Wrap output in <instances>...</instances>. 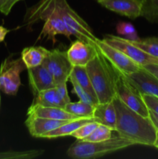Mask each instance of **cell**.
Listing matches in <instances>:
<instances>
[{"mask_svg":"<svg viewBox=\"0 0 158 159\" xmlns=\"http://www.w3.org/2000/svg\"><path fill=\"white\" fill-rule=\"evenodd\" d=\"M99 123L96 121H91L87 124H84L81 127H79L78 129L73 132L71 136L75 138L77 140H83L88 136H89L94 130L96 127L99 126Z\"/></svg>","mask_w":158,"mask_h":159,"instance_id":"28","label":"cell"},{"mask_svg":"<svg viewBox=\"0 0 158 159\" xmlns=\"http://www.w3.org/2000/svg\"><path fill=\"white\" fill-rule=\"evenodd\" d=\"M133 145V142L119 135L102 141L77 140L68 149L67 155L74 159L96 158Z\"/></svg>","mask_w":158,"mask_h":159,"instance_id":"3","label":"cell"},{"mask_svg":"<svg viewBox=\"0 0 158 159\" xmlns=\"http://www.w3.org/2000/svg\"><path fill=\"white\" fill-rule=\"evenodd\" d=\"M9 32V30L3 26H0V42L4 41L6 35Z\"/></svg>","mask_w":158,"mask_h":159,"instance_id":"34","label":"cell"},{"mask_svg":"<svg viewBox=\"0 0 158 159\" xmlns=\"http://www.w3.org/2000/svg\"><path fill=\"white\" fill-rule=\"evenodd\" d=\"M26 68L22 58L5 59L0 66V89L7 95L15 96L21 85L20 74Z\"/></svg>","mask_w":158,"mask_h":159,"instance_id":"7","label":"cell"},{"mask_svg":"<svg viewBox=\"0 0 158 159\" xmlns=\"http://www.w3.org/2000/svg\"><path fill=\"white\" fill-rule=\"evenodd\" d=\"M127 79L141 94L158 97V79L144 68L141 67L137 71L127 76Z\"/></svg>","mask_w":158,"mask_h":159,"instance_id":"13","label":"cell"},{"mask_svg":"<svg viewBox=\"0 0 158 159\" xmlns=\"http://www.w3.org/2000/svg\"><path fill=\"white\" fill-rule=\"evenodd\" d=\"M95 48L118 74L127 77L141 68L140 65L133 61L124 53L110 46L103 40L99 39Z\"/></svg>","mask_w":158,"mask_h":159,"instance_id":"5","label":"cell"},{"mask_svg":"<svg viewBox=\"0 0 158 159\" xmlns=\"http://www.w3.org/2000/svg\"><path fill=\"white\" fill-rule=\"evenodd\" d=\"M56 8L71 35L96 47L99 38L88 23L75 12L66 0H56Z\"/></svg>","mask_w":158,"mask_h":159,"instance_id":"4","label":"cell"},{"mask_svg":"<svg viewBox=\"0 0 158 159\" xmlns=\"http://www.w3.org/2000/svg\"><path fill=\"white\" fill-rule=\"evenodd\" d=\"M98 2L110 11L132 20L141 16V0H100Z\"/></svg>","mask_w":158,"mask_h":159,"instance_id":"12","label":"cell"},{"mask_svg":"<svg viewBox=\"0 0 158 159\" xmlns=\"http://www.w3.org/2000/svg\"><path fill=\"white\" fill-rule=\"evenodd\" d=\"M56 89L58 93L59 96H60L62 99L66 102L67 104L71 102V99L69 97V95L68 93V88H67V82H63V83L57 84L56 85Z\"/></svg>","mask_w":158,"mask_h":159,"instance_id":"30","label":"cell"},{"mask_svg":"<svg viewBox=\"0 0 158 159\" xmlns=\"http://www.w3.org/2000/svg\"><path fill=\"white\" fill-rule=\"evenodd\" d=\"M69 81H74L77 82L79 85L87 90L88 93L95 96L86 67L73 66L71 68V74H70Z\"/></svg>","mask_w":158,"mask_h":159,"instance_id":"20","label":"cell"},{"mask_svg":"<svg viewBox=\"0 0 158 159\" xmlns=\"http://www.w3.org/2000/svg\"><path fill=\"white\" fill-rule=\"evenodd\" d=\"M66 53L72 66L86 67L97 55L98 51L93 45L77 39L71 43Z\"/></svg>","mask_w":158,"mask_h":159,"instance_id":"10","label":"cell"},{"mask_svg":"<svg viewBox=\"0 0 158 159\" xmlns=\"http://www.w3.org/2000/svg\"><path fill=\"white\" fill-rule=\"evenodd\" d=\"M103 40L110 46L122 51L141 67L148 65H158V58L141 50L124 37L110 34L107 35Z\"/></svg>","mask_w":158,"mask_h":159,"instance_id":"8","label":"cell"},{"mask_svg":"<svg viewBox=\"0 0 158 159\" xmlns=\"http://www.w3.org/2000/svg\"><path fill=\"white\" fill-rule=\"evenodd\" d=\"M0 92H1V89H0ZM0 103H1V96H0Z\"/></svg>","mask_w":158,"mask_h":159,"instance_id":"37","label":"cell"},{"mask_svg":"<svg viewBox=\"0 0 158 159\" xmlns=\"http://www.w3.org/2000/svg\"><path fill=\"white\" fill-rule=\"evenodd\" d=\"M64 109L68 113L78 117H93L94 107L79 100L77 102H68Z\"/></svg>","mask_w":158,"mask_h":159,"instance_id":"21","label":"cell"},{"mask_svg":"<svg viewBox=\"0 0 158 159\" xmlns=\"http://www.w3.org/2000/svg\"><path fill=\"white\" fill-rule=\"evenodd\" d=\"M33 104L42 106V107H60V108H64L65 106L67 105L66 102L59 96L56 86L43 90L34 95Z\"/></svg>","mask_w":158,"mask_h":159,"instance_id":"19","label":"cell"},{"mask_svg":"<svg viewBox=\"0 0 158 159\" xmlns=\"http://www.w3.org/2000/svg\"><path fill=\"white\" fill-rule=\"evenodd\" d=\"M70 82H71L73 85L72 92L74 94L77 95L79 100L82 101L84 102H86V103L91 104V105L94 106V107H95L97 104H99V100H98L97 97L95 96L88 93L87 90H85L81 85H79L77 82H74V81H70Z\"/></svg>","mask_w":158,"mask_h":159,"instance_id":"25","label":"cell"},{"mask_svg":"<svg viewBox=\"0 0 158 159\" xmlns=\"http://www.w3.org/2000/svg\"><path fill=\"white\" fill-rule=\"evenodd\" d=\"M153 147L158 149V130H157V133H156V141H155L154 142V144H153Z\"/></svg>","mask_w":158,"mask_h":159,"instance_id":"35","label":"cell"},{"mask_svg":"<svg viewBox=\"0 0 158 159\" xmlns=\"http://www.w3.org/2000/svg\"><path fill=\"white\" fill-rule=\"evenodd\" d=\"M93 117L99 124L107 126L112 130H116V111L113 100L97 104L94 107Z\"/></svg>","mask_w":158,"mask_h":159,"instance_id":"16","label":"cell"},{"mask_svg":"<svg viewBox=\"0 0 158 159\" xmlns=\"http://www.w3.org/2000/svg\"><path fill=\"white\" fill-rule=\"evenodd\" d=\"M131 42L145 52L158 58V37L139 38Z\"/></svg>","mask_w":158,"mask_h":159,"instance_id":"23","label":"cell"},{"mask_svg":"<svg viewBox=\"0 0 158 159\" xmlns=\"http://www.w3.org/2000/svg\"><path fill=\"white\" fill-rule=\"evenodd\" d=\"M43 154V150H28L23 152H0V159H31L40 156Z\"/></svg>","mask_w":158,"mask_h":159,"instance_id":"24","label":"cell"},{"mask_svg":"<svg viewBox=\"0 0 158 159\" xmlns=\"http://www.w3.org/2000/svg\"><path fill=\"white\" fill-rule=\"evenodd\" d=\"M22 0H7L4 4L0 6V12L4 15H8L11 12V9L14 6L15 3Z\"/></svg>","mask_w":158,"mask_h":159,"instance_id":"31","label":"cell"},{"mask_svg":"<svg viewBox=\"0 0 158 159\" xmlns=\"http://www.w3.org/2000/svg\"><path fill=\"white\" fill-rule=\"evenodd\" d=\"M143 68H145L147 71L153 74L155 77L158 79V65H148L143 66Z\"/></svg>","mask_w":158,"mask_h":159,"instance_id":"33","label":"cell"},{"mask_svg":"<svg viewBox=\"0 0 158 159\" xmlns=\"http://www.w3.org/2000/svg\"><path fill=\"white\" fill-rule=\"evenodd\" d=\"M6 1H7V0H0V6H1L2 4H4Z\"/></svg>","mask_w":158,"mask_h":159,"instance_id":"36","label":"cell"},{"mask_svg":"<svg viewBox=\"0 0 158 159\" xmlns=\"http://www.w3.org/2000/svg\"><path fill=\"white\" fill-rule=\"evenodd\" d=\"M27 70L29 84L33 95L56 86L54 77L43 63Z\"/></svg>","mask_w":158,"mask_h":159,"instance_id":"11","label":"cell"},{"mask_svg":"<svg viewBox=\"0 0 158 159\" xmlns=\"http://www.w3.org/2000/svg\"><path fill=\"white\" fill-rule=\"evenodd\" d=\"M149 118L150 119V120L152 121L153 124L154 125V127H156V130H158V114L156 113L155 112H153V110H149Z\"/></svg>","mask_w":158,"mask_h":159,"instance_id":"32","label":"cell"},{"mask_svg":"<svg viewBox=\"0 0 158 159\" xmlns=\"http://www.w3.org/2000/svg\"><path fill=\"white\" fill-rule=\"evenodd\" d=\"M86 69L99 103L112 101L116 96V72L99 51Z\"/></svg>","mask_w":158,"mask_h":159,"instance_id":"2","label":"cell"},{"mask_svg":"<svg viewBox=\"0 0 158 159\" xmlns=\"http://www.w3.org/2000/svg\"><path fill=\"white\" fill-rule=\"evenodd\" d=\"M116 31H117L118 34L124 37V38L127 39L130 41H135V40H138L139 39L136 28L129 23H125V22L119 23L116 26Z\"/></svg>","mask_w":158,"mask_h":159,"instance_id":"27","label":"cell"},{"mask_svg":"<svg viewBox=\"0 0 158 159\" xmlns=\"http://www.w3.org/2000/svg\"><path fill=\"white\" fill-rule=\"evenodd\" d=\"M116 96L136 113L143 116H148L149 109L146 106L141 93L128 80L126 76L116 73Z\"/></svg>","mask_w":158,"mask_h":159,"instance_id":"6","label":"cell"},{"mask_svg":"<svg viewBox=\"0 0 158 159\" xmlns=\"http://www.w3.org/2000/svg\"><path fill=\"white\" fill-rule=\"evenodd\" d=\"M91 121H95L94 117H81L77 119L68 120V122L64 124L57 129L47 132L42 136L43 138H57L65 136H71V134L75 131L77 129L81 127L84 124H87Z\"/></svg>","mask_w":158,"mask_h":159,"instance_id":"17","label":"cell"},{"mask_svg":"<svg viewBox=\"0 0 158 159\" xmlns=\"http://www.w3.org/2000/svg\"><path fill=\"white\" fill-rule=\"evenodd\" d=\"M68 121L27 116L25 124L31 136L34 138H42L43 134L54 129H57V127H60Z\"/></svg>","mask_w":158,"mask_h":159,"instance_id":"14","label":"cell"},{"mask_svg":"<svg viewBox=\"0 0 158 159\" xmlns=\"http://www.w3.org/2000/svg\"><path fill=\"white\" fill-rule=\"evenodd\" d=\"M116 111L118 135L135 144L153 147L157 130L149 116H143L127 107L117 96L113 99Z\"/></svg>","mask_w":158,"mask_h":159,"instance_id":"1","label":"cell"},{"mask_svg":"<svg viewBox=\"0 0 158 159\" xmlns=\"http://www.w3.org/2000/svg\"><path fill=\"white\" fill-rule=\"evenodd\" d=\"M96 1H97V2H99V1H100V0H96Z\"/></svg>","mask_w":158,"mask_h":159,"instance_id":"38","label":"cell"},{"mask_svg":"<svg viewBox=\"0 0 158 159\" xmlns=\"http://www.w3.org/2000/svg\"><path fill=\"white\" fill-rule=\"evenodd\" d=\"M27 116H38V117L48 118V119L58 120H71L81 118L68 113L64 108L42 107L33 103L28 108Z\"/></svg>","mask_w":158,"mask_h":159,"instance_id":"15","label":"cell"},{"mask_svg":"<svg viewBox=\"0 0 158 159\" xmlns=\"http://www.w3.org/2000/svg\"><path fill=\"white\" fill-rule=\"evenodd\" d=\"M43 64L54 77L56 85L69 81L73 66L68 60L66 52L59 49L50 51Z\"/></svg>","mask_w":158,"mask_h":159,"instance_id":"9","label":"cell"},{"mask_svg":"<svg viewBox=\"0 0 158 159\" xmlns=\"http://www.w3.org/2000/svg\"><path fill=\"white\" fill-rule=\"evenodd\" d=\"M112 130L110 127L103 124H99L95 130L87 138L83 139V141H102L108 140L112 138Z\"/></svg>","mask_w":158,"mask_h":159,"instance_id":"26","label":"cell"},{"mask_svg":"<svg viewBox=\"0 0 158 159\" xmlns=\"http://www.w3.org/2000/svg\"><path fill=\"white\" fill-rule=\"evenodd\" d=\"M141 96L147 108L149 110H153V112L158 114V97L152 96V95L145 94V93H142Z\"/></svg>","mask_w":158,"mask_h":159,"instance_id":"29","label":"cell"},{"mask_svg":"<svg viewBox=\"0 0 158 159\" xmlns=\"http://www.w3.org/2000/svg\"><path fill=\"white\" fill-rule=\"evenodd\" d=\"M141 16L150 23H158V0H141Z\"/></svg>","mask_w":158,"mask_h":159,"instance_id":"22","label":"cell"},{"mask_svg":"<svg viewBox=\"0 0 158 159\" xmlns=\"http://www.w3.org/2000/svg\"><path fill=\"white\" fill-rule=\"evenodd\" d=\"M49 51L43 47H28L22 51L21 58L27 69L35 68L43 63Z\"/></svg>","mask_w":158,"mask_h":159,"instance_id":"18","label":"cell"}]
</instances>
